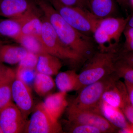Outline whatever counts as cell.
I'll return each mask as SVG.
<instances>
[{"mask_svg": "<svg viewBox=\"0 0 133 133\" xmlns=\"http://www.w3.org/2000/svg\"><path fill=\"white\" fill-rule=\"evenodd\" d=\"M127 26L133 28V15L131 17H129Z\"/></svg>", "mask_w": 133, "mask_h": 133, "instance_id": "cell-36", "label": "cell"}, {"mask_svg": "<svg viewBox=\"0 0 133 133\" xmlns=\"http://www.w3.org/2000/svg\"><path fill=\"white\" fill-rule=\"evenodd\" d=\"M66 108L67 117L70 122L96 127L102 133L118 132V129L110 124L100 113L79 109L71 104Z\"/></svg>", "mask_w": 133, "mask_h": 133, "instance_id": "cell-8", "label": "cell"}, {"mask_svg": "<svg viewBox=\"0 0 133 133\" xmlns=\"http://www.w3.org/2000/svg\"><path fill=\"white\" fill-rule=\"evenodd\" d=\"M12 99L26 118L35 108L31 88L16 77L12 85Z\"/></svg>", "mask_w": 133, "mask_h": 133, "instance_id": "cell-10", "label": "cell"}, {"mask_svg": "<svg viewBox=\"0 0 133 133\" xmlns=\"http://www.w3.org/2000/svg\"><path fill=\"white\" fill-rule=\"evenodd\" d=\"M119 78L115 72L95 83L85 86L70 104L79 109L100 113L99 106L106 89L115 79Z\"/></svg>", "mask_w": 133, "mask_h": 133, "instance_id": "cell-5", "label": "cell"}, {"mask_svg": "<svg viewBox=\"0 0 133 133\" xmlns=\"http://www.w3.org/2000/svg\"><path fill=\"white\" fill-rule=\"evenodd\" d=\"M66 129L69 133H102V131L96 127L84 124H74L67 122Z\"/></svg>", "mask_w": 133, "mask_h": 133, "instance_id": "cell-26", "label": "cell"}, {"mask_svg": "<svg viewBox=\"0 0 133 133\" xmlns=\"http://www.w3.org/2000/svg\"><path fill=\"white\" fill-rule=\"evenodd\" d=\"M65 21L80 33L91 36L99 19L87 10L63 5L58 0H48Z\"/></svg>", "mask_w": 133, "mask_h": 133, "instance_id": "cell-4", "label": "cell"}, {"mask_svg": "<svg viewBox=\"0 0 133 133\" xmlns=\"http://www.w3.org/2000/svg\"><path fill=\"white\" fill-rule=\"evenodd\" d=\"M99 110L102 116L118 129V131L127 128L130 125L121 109L112 106L102 100L100 104Z\"/></svg>", "mask_w": 133, "mask_h": 133, "instance_id": "cell-15", "label": "cell"}, {"mask_svg": "<svg viewBox=\"0 0 133 133\" xmlns=\"http://www.w3.org/2000/svg\"><path fill=\"white\" fill-rule=\"evenodd\" d=\"M16 77L30 87L33 83L37 72L36 69L18 66L15 71Z\"/></svg>", "mask_w": 133, "mask_h": 133, "instance_id": "cell-25", "label": "cell"}, {"mask_svg": "<svg viewBox=\"0 0 133 133\" xmlns=\"http://www.w3.org/2000/svg\"><path fill=\"white\" fill-rule=\"evenodd\" d=\"M41 12L37 5L24 14L15 18L21 23L22 35H33L41 37L43 26V17H40Z\"/></svg>", "mask_w": 133, "mask_h": 133, "instance_id": "cell-12", "label": "cell"}, {"mask_svg": "<svg viewBox=\"0 0 133 133\" xmlns=\"http://www.w3.org/2000/svg\"><path fill=\"white\" fill-rule=\"evenodd\" d=\"M6 42V41H3L2 39V37L1 36H0V42Z\"/></svg>", "mask_w": 133, "mask_h": 133, "instance_id": "cell-38", "label": "cell"}, {"mask_svg": "<svg viewBox=\"0 0 133 133\" xmlns=\"http://www.w3.org/2000/svg\"><path fill=\"white\" fill-rule=\"evenodd\" d=\"M91 12L99 19L111 16L115 10L114 0H88Z\"/></svg>", "mask_w": 133, "mask_h": 133, "instance_id": "cell-19", "label": "cell"}, {"mask_svg": "<svg viewBox=\"0 0 133 133\" xmlns=\"http://www.w3.org/2000/svg\"><path fill=\"white\" fill-rule=\"evenodd\" d=\"M56 84L51 76L37 72L33 84L36 93L41 97L49 95L55 88Z\"/></svg>", "mask_w": 133, "mask_h": 133, "instance_id": "cell-21", "label": "cell"}, {"mask_svg": "<svg viewBox=\"0 0 133 133\" xmlns=\"http://www.w3.org/2000/svg\"><path fill=\"white\" fill-rule=\"evenodd\" d=\"M118 56L115 51H99L93 55L78 74L79 91L85 86L113 74Z\"/></svg>", "mask_w": 133, "mask_h": 133, "instance_id": "cell-2", "label": "cell"}, {"mask_svg": "<svg viewBox=\"0 0 133 133\" xmlns=\"http://www.w3.org/2000/svg\"><path fill=\"white\" fill-rule=\"evenodd\" d=\"M22 35V27L16 18L0 20V36L16 41Z\"/></svg>", "mask_w": 133, "mask_h": 133, "instance_id": "cell-20", "label": "cell"}, {"mask_svg": "<svg viewBox=\"0 0 133 133\" xmlns=\"http://www.w3.org/2000/svg\"><path fill=\"white\" fill-rule=\"evenodd\" d=\"M129 2H130L131 5L133 7V0H129Z\"/></svg>", "mask_w": 133, "mask_h": 133, "instance_id": "cell-37", "label": "cell"}, {"mask_svg": "<svg viewBox=\"0 0 133 133\" xmlns=\"http://www.w3.org/2000/svg\"><path fill=\"white\" fill-rule=\"evenodd\" d=\"M38 62V55L30 52L22 59L18 64V66L36 69Z\"/></svg>", "mask_w": 133, "mask_h": 133, "instance_id": "cell-27", "label": "cell"}, {"mask_svg": "<svg viewBox=\"0 0 133 133\" xmlns=\"http://www.w3.org/2000/svg\"><path fill=\"white\" fill-rule=\"evenodd\" d=\"M115 73L124 82L133 85V67L118 58L115 64Z\"/></svg>", "mask_w": 133, "mask_h": 133, "instance_id": "cell-24", "label": "cell"}, {"mask_svg": "<svg viewBox=\"0 0 133 133\" xmlns=\"http://www.w3.org/2000/svg\"><path fill=\"white\" fill-rule=\"evenodd\" d=\"M102 100L114 107L122 109L129 103L128 94L125 83L117 78L106 89Z\"/></svg>", "mask_w": 133, "mask_h": 133, "instance_id": "cell-11", "label": "cell"}, {"mask_svg": "<svg viewBox=\"0 0 133 133\" xmlns=\"http://www.w3.org/2000/svg\"><path fill=\"white\" fill-rule=\"evenodd\" d=\"M63 132L61 125L50 115L42 102L35 107L30 119L26 122L23 133H58Z\"/></svg>", "mask_w": 133, "mask_h": 133, "instance_id": "cell-7", "label": "cell"}, {"mask_svg": "<svg viewBox=\"0 0 133 133\" xmlns=\"http://www.w3.org/2000/svg\"><path fill=\"white\" fill-rule=\"evenodd\" d=\"M127 91L129 100L130 104L133 107V85L127 82H124Z\"/></svg>", "mask_w": 133, "mask_h": 133, "instance_id": "cell-32", "label": "cell"}, {"mask_svg": "<svg viewBox=\"0 0 133 133\" xmlns=\"http://www.w3.org/2000/svg\"><path fill=\"white\" fill-rule=\"evenodd\" d=\"M0 133H3V132L1 128V127H0Z\"/></svg>", "mask_w": 133, "mask_h": 133, "instance_id": "cell-39", "label": "cell"}, {"mask_svg": "<svg viewBox=\"0 0 133 133\" xmlns=\"http://www.w3.org/2000/svg\"><path fill=\"white\" fill-rule=\"evenodd\" d=\"M63 5L90 10L88 0H58ZM91 12V11H90Z\"/></svg>", "mask_w": 133, "mask_h": 133, "instance_id": "cell-28", "label": "cell"}, {"mask_svg": "<svg viewBox=\"0 0 133 133\" xmlns=\"http://www.w3.org/2000/svg\"><path fill=\"white\" fill-rule=\"evenodd\" d=\"M125 40L133 39V28L127 26L124 31Z\"/></svg>", "mask_w": 133, "mask_h": 133, "instance_id": "cell-33", "label": "cell"}, {"mask_svg": "<svg viewBox=\"0 0 133 133\" xmlns=\"http://www.w3.org/2000/svg\"><path fill=\"white\" fill-rule=\"evenodd\" d=\"M15 71L0 62V83L4 81Z\"/></svg>", "mask_w": 133, "mask_h": 133, "instance_id": "cell-29", "label": "cell"}, {"mask_svg": "<svg viewBox=\"0 0 133 133\" xmlns=\"http://www.w3.org/2000/svg\"><path fill=\"white\" fill-rule=\"evenodd\" d=\"M37 6L35 0H0V16L17 18Z\"/></svg>", "mask_w": 133, "mask_h": 133, "instance_id": "cell-13", "label": "cell"}, {"mask_svg": "<svg viewBox=\"0 0 133 133\" xmlns=\"http://www.w3.org/2000/svg\"><path fill=\"white\" fill-rule=\"evenodd\" d=\"M35 1L63 44L79 56L83 62L90 58L94 49L91 37L80 33L67 23L48 0Z\"/></svg>", "mask_w": 133, "mask_h": 133, "instance_id": "cell-1", "label": "cell"}, {"mask_svg": "<svg viewBox=\"0 0 133 133\" xmlns=\"http://www.w3.org/2000/svg\"><path fill=\"white\" fill-rule=\"evenodd\" d=\"M62 67L61 60L48 52L38 55V62L36 67L37 72L50 76H55Z\"/></svg>", "mask_w": 133, "mask_h": 133, "instance_id": "cell-17", "label": "cell"}, {"mask_svg": "<svg viewBox=\"0 0 133 133\" xmlns=\"http://www.w3.org/2000/svg\"><path fill=\"white\" fill-rule=\"evenodd\" d=\"M126 118L133 125V107L130 103L121 109Z\"/></svg>", "mask_w": 133, "mask_h": 133, "instance_id": "cell-30", "label": "cell"}, {"mask_svg": "<svg viewBox=\"0 0 133 133\" xmlns=\"http://www.w3.org/2000/svg\"><path fill=\"white\" fill-rule=\"evenodd\" d=\"M15 78V71L0 83V111L13 102L12 85Z\"/></svg>", "mask_w": 133, "mask_h": 133, "instance_id": "cell-23", "label": "cell"}, {"mask_svg": "<svg viewBox=\"0 0 133 133\" xmlns=\"http://www.w3.org/2000/svg\"><path fill=\"white\" fill-rule=\"evenodd\" d=\"M118 58L133 67V52H122L121 55L119 56Z\"/></svg>", "mask_w": 133, "mask_h": 133, "instance_id": "cell-31", "label": "cell"}, {"mask_svg": "<svg viewBox=\"0 0 133 133\" xmlns=\"http://www.w3.org/2000/svg\"><path fill=\"white\" fill-rule=\"evenodd\" d=\"M41 37L48 53L73 64L83 62L79 56L63 44L52 25L44 16Z\"/></svg>", "mask_w": 133, "mask_h": 133, "instance_id": "cell-6", "label": "cell"}, {"mask_svg": "<svg viewBox=\"0 0 133 133\" xmlns=\"http://www.w3.org/2000/svg\"><path fill=\"white\" fill-rule=\"evenodd\" d=\"M56 76L55 84L60 91H79L78 74L74 70L59 72Z\"/></svg>", "mask_w": 133, "mask_h": 133, "instance_id": "cell-18", "label": "cell"}, {"mask_svg": "<svg viewBox=\"0 0 133 133\" xmlns=\"http://www.w3.org/2000/svg\"><path fill=\"white\" fill-rule=\"evenodd\" d=\"M129 18L109 16L99 19L92 36L100 51H116Z\"/></svg>", "mask_w": 133, "mask_h": 133, "instance_id": "cell-3", "label": "cell"}, {"mask_svg": "<svg viewBox=\"0 0 133 133\" xmlns=\"http://www.w3.org/2000/svg\"><path fill=\"white\" fill-rule=\"evenodd\" d=\"M66 95V92L59 91L48 95L43 102L47 111L56 120H58L69 105Z\"/></svg>", "mask_w": 133, "mask_h": 133, "instance_id": "cell-14", "label": "cell"}, {"mask_svg": "<svg viewBox=\"0 0 133 133\" xmlns=\"http://www.w3.org/2000/svg\"><path fill=\"white\" fill-rule=\"evenodd\" d=\"M27 121L13 102L0 111V127L3 133L24 132Z\"/></svg>", "mask_w": 133, "mask_h": 133, "instance_id": "cell-9", "label": "cell"}, {"mask_svg": "<svg viewBox=\"0 0 133 133\" xmlns=\"http://www.w3.org/2000/svg\"><path fill=\"white\" fill-rule=\"evenodd\" d=\"M123 52H133V39L125 40Z\"/></svg>", "mask_w": 133, "mask_h": 133, "instance_id": "cell-34", "label": "cell"}, {"mask_svg": "<svg viewBox=\"0 0 133 133\" xmlns=\"http://www.w3.org/2000/svg\"><path fill=\"white\" fill-rule=\"evenodd\" d=\"M119 4L122 6H126L128 4L129 0H115Z\"/></svg>", "mask_w": 133, "mask_h": 133, "instance_id": "cell-35", "label": "cell"}, {"mask_svg": "<svg viewBox=\"0 0 133 133\" xmlns=\"http://www.w3.org/2000/svg\"><path fill=\"white\" fill-rule=\"evenodd\" d=\"M28 51L20 45L9 44L6 42H0V62L13 65L19 64Z\"/></svg>", "mask_w": 133, "mask_h": 133, "instance_id": "cell-16", "label": "cell"}, {"mask_svg": "<svg viewBox=\"0 0 133 133\" xmlns=\"http://www.w3.org/2000/svg\"><path fill=\"white\" fill-rule=\"evenodd\" d=\"M28 52L38 55L45 51L41 37L33 35H22L15 41Z\"/></svg>", "mask_w": 133, "mask_h": 133, "instance_id": "cell-22", "label": "cell"}]
</instances>
